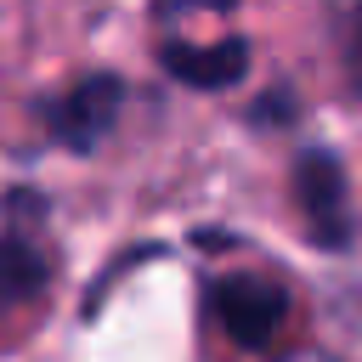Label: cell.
<instances>
[{
  "mask_svg": "<svg viewBox=\"0 0 362 362\" xmlns=\"http://www.w3.org/2000/svg\"><path fill=\"white\" fill-rule=\"evenodd\" d=\"M209 305H215V322L238 345H249V351H266L283 334V322H288V288L277 277H266V272H232V277H221L209 288Z\"/></svg>",
  "mask_w": 362,
  "mask_h": 362,
  "instance_id": "6da1fadb",
  "label": "cell"
},
{
  "mask_svg": "<svg viewBox=\"0 0 362 362\" xmlns=\"http://www.w3.org/2000/svg\"><path fill=\"white\" fill-rule=\"evenodd\" d=\"M345 68H351V79L362 85V11L351 17V45H345Z\"/></svg>",
  "mask_w": 362,
  "mask_h": 362,
  "instance_id": "8992f818",
  "label": "cell"
},
{
  "mask_svg": "<svg viewBox=\"0 0 362 362\" xmlns=\"http://www.w3.org/2000/svg\"><path fill=\"white\" fill-rule=\"evenodd\" d=\"M294 204L322 249H339L351 238V198H345V170L334 153L311 147L294 158Z\"/></svg>",
  "mask_w": 362,
  "mask_h": 362,
  "instance_id": "3957f363",
  "label": "cell"
},
{
  "mask_svg": "<svg viewBox=\"0 0 362 362\" xmlns=\"http://www.w3.org/2000/svg\"><path fill=\"white\" fill-rule=\"evenodd\" d=\"M45 255L34 249V238L6 232L0 238V300H34L45 288Z\"/></svg>",
  "mask_w": 362,
  "mask_h": 362,
  "instance_id": "5b68a950",
  "label": "cell"
},
{
  "mask_svg": "<svg viewBox=\"0 0 362 362\" xmlns=\"http://www.w3.org/2000/svg\"><path fill=\"white\" fill-rule=\"evenodd\" d=\"M164 74H175L181 85H198V90H226L249 74V40H209V45H187V40H170L158 51Z\"/></svg>",
  "mask_w": 362,
  "mask_h": 362,
  "instance_id": "277c9868",
  "label": "cell"
},
{
  "mask_svg": "<svg viewBox=\"0 0 362 362\" xmlns=\"http://www.w3.org/2000/svg\"><path fill=\"white\" fill-rule=\"evenodd\" d=\"M119 107H124V79H119V74H85V79H74L62 96H51V102L40 107V119H45V130H51L62 147L85 153V147H96V141L113 130Z\"/></svg>",
  "mask_w": 362,
  "mask_h": 362,
  "instance_id": "7a4b0ae2",
  "label": "cell"
}]
</instances>
